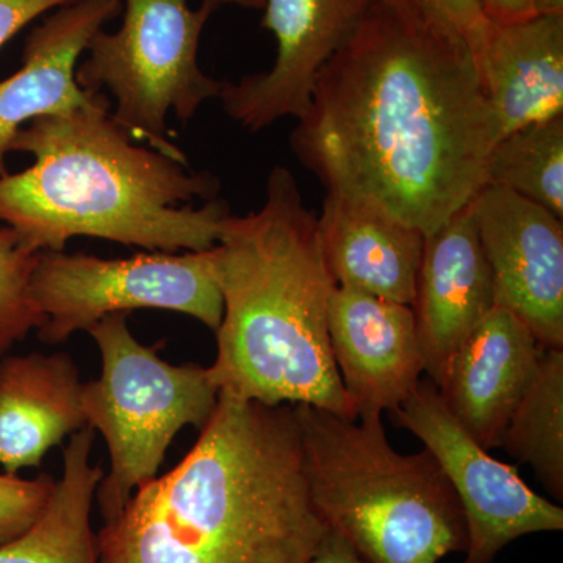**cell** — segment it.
<instances>
[{
  "label": "cell",
  "instance_id": "603a6c76",
  "mask_svg": "<svg viewBox=\"0 0 563 563\" xmlns=\"http://www.w3.org/2000/svg\"><path fill=\"white\" fill-rule=\"evenodd\" d=\"M57 479L41 474L21 479L16 474H0V544L9 543L31 529L46 509Z\"/></svg>",
  "mask_w": 563,
  "mask_h": 563
},
{
  "label": "cell",
  "instance_id": "3957f363",
  "mask_svg": "<svg viewBox=\"0 0 563 563\" xmlns=\"http://www.w3.org/2000/svg\"><path fill=\"white\" fill-rule=\"evenodd\" d=\"M111 106L36 118L10 151L31 168L0 177V221L33 252H60L74 236L147 251H209L231 207L221 180L132 144Z\"/></svg>",
  "mask_w": 563,
  "mask_h": 563
},
{
  "label": "cell",
  "instance_id": "7402d4cb",
  "mask_svg": "<svg viewBox=\"0 0 563 563\" xmlns=\"http://www.w3.org/2000/svg\"><path fill=\"white\" fill-rule=\"evenodd\" d=\"M38 258L40 252L29 250L14 229L0 228V357L46 322L31 298Z\"/></svg>",
  "mask_w": 563,
  "mask_h": 563
},
{
  "label": "cell",
  "instance_id": "4fadbf2b",
  "mask_svg": "<svg viewBox=\"0 0 563 563\" xmlns=\"http://www.w3.org/2000/svg\"><path fill=\"white\" fill-rule=\"evenodd\" d=\"M493 307L492 273L470 202L426 236L418 273L415 328L424 373L435 387L446 376L455 352Z\"/></svg>",
  "mask_w": 563,
  "mask_h": 563
},
{
  "label": "cell",
  "instance_id": "5bb4252c",
  "mask_svg": "<svg viewBox=\"0 0 563 563\" xmlns=\"http://www.w3.org/2000/svg\"><path fill=\"white\" fill-rule=\"evenodd\" d=\"M122 9V0H77L62 7L25 40L20 70L0 81V177L20 129L41 117L111 106L102 92L81 90L77 63L92 36Z\"/></svg>",
  "mask_w": 563,
  "mask_h": 563
},
{
  "label": "cell",
  "instance_id": "30bf717a",
  "mask_svg": "<svg viewBox=\"0 0 563 563\" xmlns=\"http://www.w3.org/2000/svg\"><path fill=\"white\" fill-rule=\"evenodd\" d=\"M496 306L542 346L563 350V222L517 192L487 184L472 201Z\"/></svg>",
  "mask_w": 563,
  "mask_h": 563
},
{
  "label": "cell",
  "instance_id": "277c9868",
  "mask_svg": "<svg viewBox=\"0 0 563 563\" xmlns=\"http://www.w3.org/2000/svg\"><path fill=\"white\" fill-rule=\"evenodd\" d=\"M213 250L224 313L209 373L220 395L357 418L329 343L336 284L318 214L307 209L290 169L274 166L261 209L229 214Z\"/></svg>",
  "mask_w": 563,
  "mask_h": 563
},
{
  "label": "cell",
  "instance_id": "7a4b0ae2",
  "mask_svg": "<svg viewBox=\"0 0 563 563\" xmlns=\"http://www.w3.org/2000/svg\"><path fill=\"white\" fill-rule=\"evenodd\" d=\"M325 532L295 406L220 395L184 461L96 536L99 563H306Z\"/></svg>",
  "mask_w": 563,
  "mask_h": 563
},
{
  "label": "cell",
  "instance_id": "f1b7e54d",
  "mask_svg": "<svg viewBox=\"0 0 563 563\" xmlns=\"http://www.w3.org/2000/svg\"><path fill=\"white\" fill-rule=\"evenodd\" d=\"M214 9H220L221 5H239L243 9L263 10L265 0H207Z\"/></svg>",
  "mask_w": 563,
  "mask_h": 563
},
{
  "label": "cell",
  "instance_id": "e0dca14e",
  "mask_svg": "<svg viewBox=\"0 0 563 563\" xmlns=\"http://www.w3.org/2000/svg\"><path fill=\"white\" fill-rule=\"evenodd\" d=\"M477 70L498 140L563 117V16L490 22Z\"/></svg>",
  "mask_w": 563,
  "mask_h": 563
},
{
  "label": "cell",
  "instance_id": "484cf974",
  "mask_svg": "<svg viewBox=\"0 0 563 563\" xmlns=\"http://www.w3.org/2000/svg\"><path fill=\"white\" fill-rule=\"evenodd\" d=\"M306 563H363V561L344 537L328 528V532Z\"/></svg>",
  "mask_w": 563,
  "mask_h": 563
},
{
  "label": "cell",
  "instance_id": "d6986e66",
  "mask_svg": "<svg viewBox=\"0 0 563 563\" xmlns=\"http://www.w3.org/2000/svg\"><path fill=\"white\" fill-rule=\"evenodd\" d=\"M95 429L73 433L49 504L22 536L0 544V563H99L91 507L103 473L92 465Z\"/></svg>",
  "mask_w": 563,
  "mask_h": 563
},
{
  "label": "cell",
  "instance_id": "ffe728a7",
  "mask_svg": "<svg viewBox=\"0 0 563 563\" xmlns=\"http://www.w3.org/2000/svg\"><path fill=\"white\" fill-rule=\"evenodd\" d=\"M499 448L531 466L555 501H563V350L544 347Z\"/></svg>",
  "mask_w": 563,
  "mask_h": 563
},
{
  "label": "cell",
  "instance_id": "44dd1931",
  "mask_svg": "<svg viewBox=\"0 0 563 563\" xmlns=\"http://www.w3.org/2000/svg\"><path fill=\"white\" fill-rule=\"evenodd\" d=\"M487 184L498 185L563 218V117L496 141Z\"/></svg>",
  "mask_w": 563,
  "mask_h": 563
},
{
  "label": "cell",
  "instance_id": "9a60e30c",
  "mask_svg": "<svg viewBox=\"0 0 563 563\" xmlns=\"http://www.w3.org/2000/svg\"><path fill=\"white\" fill-rule=\"evenodd\" d=\"M543 350L520 318L496 306L455 352L437 390L455 420L485 450L499 448Z\"/></svg>",
  "mask_w": 563,
  "mask_h": 563
},
{
  "label": "cell",
  "instance_id": "f546056e",
  "mask_svg": "<svg viewBox=\"0 0 563 563\" xmlns=\"http://www.w3.org/2000/svg\"><path fill=\"white\" fill-rule=\"evenodd\" d=\"M383 2L398 10H412L418 7L413 0H383Z\"/></svg>",
  "mask_w": 563,
  "mask_h": 563
},
{
  "label": "cell",
  "instance_id": "52a82bcc",
  "mask_svg": "<svg viewBox=\"0 0 563 563\" xmlns=\"http://www.w3.org/2000/svg\"><path fill=\"white\" fill-rule=\"evenodd\" d=\"M203 0L191 10L188 0H125L117 32L99 31L88 43L87 60L77 66L81 90H107L117 101L111 118L131 139L188 165L168 140L166 118L174 111L188 122L203 102L220 98L222 81L199 68V41L211 13Z\"/></svg>",
  "mask_w": 563,
  "mask_h": 563
},
{
  "label": "cell",
  "instance_id": "83f0119b",
  "mask_svg": "<svg viewBox=\"0 0 563 563\" xmlns=\"http://www.w3.org/2000/svg\"><path fill=\"white\" fill-rule=\"evenodd\" d=\"M536 16H563V0H532Z\"/></svg>",
  "mask_w": 563,
  "mask_h": 563
},
{
  "label": "cell",
  "instance_id": "ac0fdd59",
  "mask_svg": "<svg viewBox=\"0 0 563 563\" xmlns=\"http://www.w3.org/2000/svg\"><path fill=\"white\" fill-rule=\"evenodd\" d=\"M318 232L336 287L412 307L424 235L417 229L325 195Z\"/></svg>",
  "mask_w": 563,
  "mask_h": 563
},
{
  "label": "cell",
  "instance_id": "7c38bea8",
  "mask_svg": "<svg viewBox=\"0 0 563 563\" xmlns=\"http://www.w3.org/2000/svg\"><path fill=\"white\" fill-rule=\"evenodd\" d=\"M329 343L357 418L393 412L424 373L412 307L336 287L329 301Z\"/></svg>",
  "mask_w": 563,
  "mask_h": 563
},
{
  "label": "cell",
  "instance_id": "ba28073f",
  "mask_svg": "<svg viewBox=\"0 0 563 563\" xmlns=\"http://www.w3.org/2000/svg\"><path fill=\"white\" fill-rule=\"evenodd\" d=\"M31 298L46 322L41 342L58 344L88 331L102 318L136 309H161L220 328L224 301L214 250L169 254L150 252L131 258L40 252Z\"/></svg>",
  "mask_w": 563,
  "mask_h": 563
},
{
  "label": "cell",
  "instance_id": "5b68a950",
  "mask_svg": "<svg viewBox=\"0 0 563 563\" xmlns=\"http://www.w3.org/2000/svg\"><path fill=\"white\" fill-rule=\"evenodd\" d=\"M314 510L363 563H439L468 544L461 501L428 451L401 454L383 417L295 406Z\"/></svg>",
  "mask_w": 563,
  "mask_h": 563
},
{
  "label": "cell",
  "instance_id": "9c48e42d",
  "mask_svg": "<svg viewBox=\"0 0 563 563\" xmlns=\"http://www.w3.org/2000/svg\"><path fill=\"white\" fill-rule=\"evenodd\" d=\"M390 413L396 426L424 444L461 501L468 533L462 563H493L521 537L562 531V507L533 492L515 466L481 446L444 406L431 379L421 380Z\"/></svg>",
  "mask_w": 563,
  "mask_h": 563
},
{
  "label": "cell",
  "instance_id": "8fae6325",
  "mask_svg": "<svg viewBox=\"0 0 563 563\" xmlns=\"http://www.w3.org/2000/svg\"><path fill=\"white\" fill-rule=\"evenodd\" d=\"M369 0H265L262 27L277 41L268 73L222 81L225 113L250 132L301 120L321 69L350 41Z\"/></svg>",
  "mask_w": 563,
  "mask_h": 563
},
{
  "label": "cell",
  "instance_id": "2e32d148",
  "mask_svg": "<svg viewBox=\"0 0 563 563\" xmlns=\"http://www.w3.org/2000/svg\"><path fill=\"white\" fill-rule=\"evenodd\" d=\"M81 385L65 352L0 358V466L5 474L36 468L51 448L88 428Z\"/></svg>",
  "mask_w": 563,
  "mask_h": 563
},
{
  "label": "cell",
  "instance_id": "4316f807",
  "mask_svg": "<svg viewBox=\"0 0 563 563\" xmlns=\"http://www.w3.org/2000/svg\"><path fill=\"white\" fill-rule=\"evenodd\" d=\"M479 3L493 24H512L536 18L532 0H479Z\"/></svg>",
  "mask_w": 563,
  "mask_h": 563
},
{
  "label": "cell",
  "instance_id": "cb8c5ba5",
  "mask_svg": "<svg viewBox=\"0 0 563 563\" xmlns=\"http://www.w3.org/2000/svg\"><path fill=\"white\" fill-rule=\"evenodd\" d=\"M432 20L454 32L472 51L476 65L483 58L490 21L484 14L479 0H413Z\"/></svg>",
  "mask_w": 563,
  "mask_h": 563
},
{
  "label": "cell",
  "instance_id": "8992f818",
  "mask_svg": "<svg viewBox=\"0 0 563 563\" xmlns=\"http://www.w3.org/2000/svg\"><path fill=\"white\" fill-rule=\"evenodd\" d=\"M101 352L99 379L81 385L88 428L102 433L111 468L99 484L103 523L124 509L133 493L157 477L174 437L209 422L220 391L209 368L173 365L157 347L144 346L128 325V313L102 318L87 331Z\"/></svg>",
  "mask_w": 563,
  "mask_h": 563
},
{
  "label": "cell",
  "instance_id": "6da1fadb",
  "mask_svg": "<svg viewBox=\"0 0 563 563\" xmlns=\"http://www.w3.org/2000/svg\"><path fill=\"white\" fill-rule=\"evenodd\" d=\"M290 141L328 195L426 239L487 185L498 129L465 41L420 7L369 0Z\"/></svg>",
  "mask_w": 563,
  "mask_h": 563
},
{
  "label": "cell",
  "instance_id": "d4e9b609",
  "mask_svg": "<svg viewBox=\"0 0 563 563\" xmlns=\"http://www.w3.org/2000/svg\"><path fill=\"white\" fill-rule=\"evenodd\" d=\"M74 2L77 0H0V49L41 14Z\"/></svg>",
  "mask_w": 563,
  "mask_h": 563
}]
</instances>
